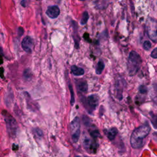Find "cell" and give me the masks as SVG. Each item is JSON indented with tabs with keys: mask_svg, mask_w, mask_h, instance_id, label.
<instances>
[{
	"mask_svg": "<svg viewBox=\"0 0 157 157\" xmlns=\"http://www.w3.org/2000/svg\"><path fill=\"white\" fill-rule=\"evenodd\" d=\"M150 126L148 123L136 128L132 132L130 137V144L133 148H140L143 146L144 139L148 135Z\"/></svg>",
	"mask_w": 157,
	"mask_h": 157,
	"instance_id": "1",
	"label": "cell"
},
{
	"mask_svg": "<svg viewBox=\"0 0 157 157\" xmlns=\"http://www.w3.org/2000/svg\"><path fill=\"white\" fill-rule=\"evenodd\" d=\"M140 56L136 51H131L129 53L127 63V69L129 75H134L139 71L142 64Z\"/></svg>",
	"mask_w": 157,
	"mask_h": 157,
	"instance_id": "2",
	"label": "cell"
},
{
	"mask_svg": "<svg viewBox=\"0 0 157 157\" xmlns=\"http://www.w3.org/2000/svg\"><path fill=\"white\" fill-rule=\"evenodd\" d=\"M2 115L4 117L7 129L9 135L11 136H15L17 129V124L15 120L6 110H3L2 112Z\"/></svg>",
	"mask_w": 157,
	"mask_h": 157,
	"instance_id": "3",
	"label": "cell"
},
{
	"mask_svg": "<svg viewBox=\"0 0 157 157\" xmlns=\"http://www.w3.org/2000/svg\"><path fill=\"white\" fill-rule=\"evenodd\" d=\"M71 137L73 142L76 143L80 136V124L78 117H76L70 124Z\"/></svg>",
	"mask_w": 157,
	"mask_h": 157,
	"instance_id": "4",
	"label": "cell"
},
{
	"mask_svg": "<svg viewBox=\"0 0 157 157\" xmlns=\"http://www.w3.org/2000/svg\"><path fill=\"white\" fill-rule=\"evenodd\" d=\"M83 146L85 150L90 153H96L98 144L93 138H90L87 136L85 135L82 139Z\"/></svg>",
	"mask_w": 157,
	"mask_h": 157,
	"instance_id": "5",
	"label": "cell"
},
{
	"mask_svg": "<svg viewBox=\"0 0 157 157\" xmlns=\"http://www.w3.org/2000/svg\"><path fill=\"white\" fill-rule=\"evenodd\" d=\"M147 33L149 38L154 42H156V21L150 19L147 23Z\"/></svg>",
	"mask_w": 157,
	"mask_h": 157,
	"instance_id": "6",
	"label": "cell"
},
{
	"mask_svg": "<svg viewBox=\"0 0 157 157\" xmlns=\"http://www.w3.org/2000/svg\"><path fill=\"white\" fill-rule=\"evenodd\" d=\"M98 98L96 95H90L86 98V100H85V103L86 104L85 106L86 109L88 107V111L91 112L92 111L96 109V107L98 105Z\"/></svg>",
	"mask_w": 157,
	"mask_h": 157,
	"instance_id": "7",
	"label": "cell"
},
{
	"mask_svg": "<svg viewBox=\"0 0 157 157\" xmlns=\"http://www.w3.org/2000/svg\"><path fill=\"white\" fill-rule=\"evenodd\" d=\"M34 42L33 39L29 36H26L23 38L21 42V47L27 53H31L32 52Z\"/></svg>",
	"mask_w": 157,
	"mask_h": 157,
	"instance_id": "8",
	"label": "cell"
},
{
	"mask_svg": "<svg viewBox=\"0 0 157 157\" xmlns=\"http://www.w3.org/2000/svg\"><path fill=\"white\" fill-rule=\"evenodd\" d=\"M60 13V10L57 6H50L46 10L47 15L52 19L57 18Z\"/></svg>",
	"mask_w": 157,
	"mask_h": 157,
	"instance_id": "9",
	"label": "cell"
},
{
	"mask_svg": "<svg viewBox=\"0 0 157 157\" xmlns=\"http://www.w3.org/2000/svg\"><path fill=\"white\" fill-rule=\"evenodd\" d=\"M75 85L77 90L81 93H85L88 90V84L85 80H75Z\"/></svg>",
	"mask_w": 157,
	"mask_h": 157,
	"instance_id": "10",
	"label": "cell"
},
{
	"mask_svg": "<svg viewBox=\"0 0 157 157\" xmlns=\"http://www.w3.org/2000/svg\"><path fill=\"white\" fill-rule=\"evenodd\" d=\"M105 135L107 136V137H108V139L110 140H113L115 139V136H117V133H118V130L116 128H111L109 129H107L105 131Z\"/></svg>",
	"mask_w": 157,
	"mask_h": 157,
	"instance_id": "11",
	"label": "cell"
},
{
	"mask_svg": "<svg viewBox=\"0 0 157 157\" xmlns=\"http://www.w3.org/2000/svg\"><path fill=\"white\" fill-rule=\"evenodd\" d=\"M71 72L72 73L75 75V76H80V75H82L84 74V69H82V67H78L75 65H72L71 66Z\"/></svg>",
	"mask_w": 157,
	"mask_h": 157,
	"instance_id": "12",
	"label": "cell"
},
{
	"mask_svg": "<svg viewBox=\"0 0 157 157\" xmlns=\"http://www.w3.org/2000/svg\"><path fill=\"white\" fill-rule=\"evenodd\" d=\"M104 67H105V65H104V63L102 61H99L98 64H97V66H96V73L97 74H101L104 69Z\"/></svg>",
	"mask_w": 157,
	"mask_h": 157,
	"instance_id": "13",
	"label": "cell"
},
{
	"mask_svg": "<svg viewBox=\"0 0 157 157\" xmlns=\"http://www.w3.org/2000/svg\"><path fill=\"white\" fill-rule=\"evenodd\" d=\"M88 18H89V15H88V12L86 11H85L82 14V18L80 20V24L82 25H85L87 23Z\"/></svg>",
	"mask_w": 157,
	"mask_h": 157,
	"instance_id": "14",
	"label": "cell"
},
{
	"mask_svg": "<svg viewBox=\"0 0 157 157\" xmlns=\"http://www.w3.org/2000/svg\"><path fill=\"white\" fill-rule=\"evenodd\" d=\"M69 86V89L70 91V93H71V105H73L74 102H75V98H74V90L72 88V86L71 84V83H69L68 84Z\"/></svg>",
	"mask_w": 157,
	"mask_h": 157,
	"instance_id": "15",
	"label": "cell"
},
{
	"mask_svg": "<svg viewBox=\"0 0 157 157\" xmlns=\"http://www.w3.org/2000/svg\"><path fill=\"white\" fill-rule=\"evenodd\" d=\"M151 43L148 40L145 41L144 42V44H143V47H144L145 50H149L150 49V48H151Z\"/></svg>",
	"mask_w": 157,
	"mask_h": 157,
	"instance_id": "16",
	"label": "cell"
},
{
	"mask_svg": "<svg viewBox=\"0 0 157 157\" xmlns=\"http://www.w3.org/2000/svg\"><path fill=\"white\" fill-rule=\"evenodd\" d=\"M24 77L25 78H30L31 77V72L29 69H26L24 71Z\"/></svg>",
	"mask_w": 157,
	"mask_h": 157,
	"instance_id": "17",
	"label": "cell"
},
{
	"mask_svg": "<svg viewBox=\"0 0 157 157\" xmlns=\"http://www.w3.org/2000/svg\"><path fill=\"white\" fill-rule=\"evenodd\" d=\"M153 58H157V48H155L151 52V55H150Z\"/></svg>",
	"mask_w": 157,
	"mask_h": 157,
	"instance_id": "18",
	"label": "cell"
},
{
	"mask_svg": "<svg viewBox=\"0 0 157 157\" xmlns=\"http://www.w3.org/2000/svg\"><path fill=\"white\" fill-rule=\"evenodd\" d=\"M139 91L141 93H145L147 92V88L144 85L140 86L139 88Z\"/></svg>",
	"mask_w": 157,
	"mask_h": 157,
	"instance_id": "19",
	"label": "cell"
},
{
	"mask_svg": "<svg viewBox=\"0 0 157 157\" xmlns=\"http://www.w3.org/2000/svg\"><path fill=\"white\" fill-rule=\"evenodd\" d=\"M76 157H80V156H76Z\"/></svg>",
	"mask_w": 157,
	"mask_h": 157,
	"instance_id": "20",
	"label": "cell"
},
{
	"mask_svg": "<svg viewBox=\"0 0 157 157\" xmlns=\"http://www.w3.org/2000/svg\"><path fill=\"white\" fill-rule=\"evenodd\" d=\"M86 157H88V156H86Z\"/></svg>",
	"mask_w": 157,
	"mask_h": 157,
	"instance_id": "21",
	"label": "cell"
}]
</instances>
